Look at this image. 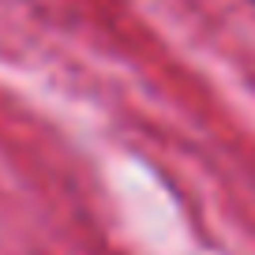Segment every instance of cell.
<instances>
[{"mask_svg": "<svg viewBox=\"0 0 255 255\" xmlns=\"http://www.w3.org/2000/svg\"><path fill=\"white\" fill-rule=\"evenodd\" d=\"M252 4H255V0H252Z\"/></svg>", "mask_w": 255, "mask_h": 255, "instance_id": "cell-1", "label": "cell"}]
</instances>
